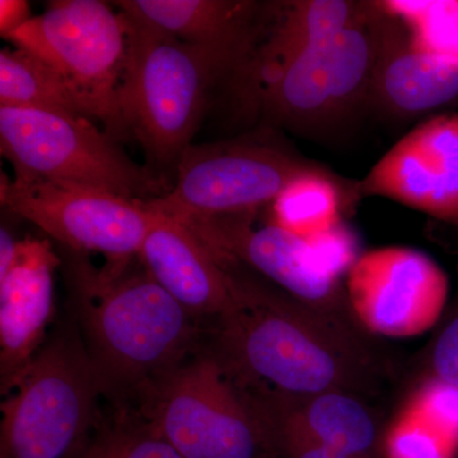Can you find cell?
Masks as SVG:
<instances>
[{"label":"cell","mask_w":458,"mask_h":458,"mask_svg":"<svg viewBox=\"0 0 458 458\" xmlns=\"http://www.w3.org/2000/svg\"><path fill=\"white\" fill-rule=\"evenodd\" d=\"M138 261L183 309L208 324L231 306L227 270L186 223L156 210Z\"/></svg>","instance_id":"16"},{"label":"cell","mask_w":458,"mask_h":458,"mask_svg":"<svg viewBox=\"0 0 458 458\" xmlns=\"http://www.w3.org/2000/svg\"><path fill=\"white\" fill-rule=\"evenodd\" d=\"M111 4L177 40L228 57L237 66L236 74L264 35L271 2L119 0Z\"/></svg>","instance_id":"18"},{"label":"cell","mask_w":458,"mask_h":458,"mask_svg":"<svg viewBox=\"0 0 458 458\" xmlns=\"http://www.w3.org/2000/svg\"><path fill=\"white\" fill-rule=\"evenodd\" d=\"M123 14L129 55L120 110L129 137L146 152L150 171L165 181L164 172L176 174L181 156L192 144L210 90L221 81L229 82L237 66L221 54L191 47Z\"/></svg>","instance_id":"3"},{"label":"cell","mask_w":458,"mask_h":458,"mask_svg":"<svg viewBox=\"0 0 458 458\" xmlns=\"http://www.w3.org/2000/svg\"><path fill=\"white\" fill-rule=\"evenodd\" d=\"M370 2L288 0L271 2L267 29L254 53L229 81L246 110L292 62L313 45L358 22Z\"/></svg>","instance_id":"17"},{"label":"cell","mask_w":458,"mask_h":458,"mask_svg":"<svg viewBox=\"0 0 458 458\" xmlns=\"http://www.w3.org/2000/svg\"><path fill=\"white\" fill-rule=\"evenodd\" d=\"M276 426L352 458H382L385 429L363 396L330 391L289 400H254Z\"/></svg>","instance_id":"19"},{"label":"cell","mask_w":458,"mask_h":458,"mask_svg":"<svg viewBox=\"0 0 458 458\" xmlns=\"http://www.w3.org/2000/svg\"><path fill=\"white\" fill-rule=\"evenodd\" d=\"M377 7L295 57L267 87L252 113L260 126L330 140L369 113L377 51Z\"/></svg>","instance_id":"7"},{"label":"cell","mask_w":458,"mask_h":458,"mask_svg":"<svg viewBox=\"0 0 458 458\" xmlns=\"http://www.w3.org/2000/svg\"><path fill=\"white\" fill-rule=\"evenodd\" d=\"M376 3L377 51L369 113L409 123L458 99V62L419 49L399 18Z\"/></svg>","instance_id":"14"},{"label":"cell","mask_w":458,"mask_h":458,"mask_svg":"<svg viewBox=\"0 0 458 458\" xmlns=\"http://www.w3.org/2000/svg\"><path fill=\"white\" fill-rule=\"evenodd\" d=\"M62 256L47 238L18 242L11 265L0 271V388L12 390L47 343L54 316V274Z\"/></svg>","instance_id":"15"},{"label":"cell","mask_w":458,"mask_h":458,"mask_svg":"<svg viewBox=\"0 0 458 458\" xmlns=\"http://www.w3.org/2000/svg\"><path fill=\"white\" fill-rule=\"evenodd\" d=\"M0 150L16 179L82 186L147 203L171 189L135 164L98 123L81 114L0 107Z\"/></svg>","instance_id":"6"},{"label":"cell","mask_w":458,"mask_h":458,"mask_svg":"<svg viewBox=\"0 0 458 458\" xmlns=\"http://www.w3.org/2000/svg\"><path fill=\"white\" fill-rule=\"evenodd\" d=\"M269 423L276 434L279 458H352L321 443L312 441L294 430L276 426L271 421Z\"/></svg>","instance_id":"28"},{"label":"cell","mask_w":458,"mask_h":458,"mask_svg":"<svg viewBox=\"0 0 458 458\" xmlns=\"http://www.w3.org/2000/svg\"><path fill=\"white\" fill-rule=\"evenodd\" d=\"M3 209L38 225L60 250L101 255L106 270L137 260L156 212L147 201L101 190L44 181L9 180L2 174Z\"/></svg>","instance_id":"10"},{"label":"cell","mask_w":458,"mask_h":458,"mask_svg":"<svg viewBox=\"0 0 458 458\" xmlns=\"http://www.w3.org/2000/svg\"><path fill=\"white\" fill-rule=\"evenodd\" d=\"M321 165L295 150L278 129L259 126L232 140L191 144L170 191L149 205L183 221L260 212L294 177Z\"/></svg>","instance_id":"9"},{"label":"cell","mask_w":458,"mask_h":458,"mask_svg":"<svg viewBox=\"0 0 458 458\" xmlns=\"http://www.w3.org/2000/svg\"><path fill=\"white\" fill-rule=\"evenodd\" d=\"M8 40L49 65L111 137L131 138L120 110L129 55L123 12L101 0H54Z\"/></svg>","instance_id":"8"},{"label":"cell","mask_w":458,"mask_h":458,"mask_svg":"<svg viewBox=\"0 0 458 458\" xmlns=\"http://www.w3.org/2000/svg\"><path fill=\"white\" fill-rule=\"evenodd\" d=\"M426 378L458 387V306L430 346Z\"/></svg>","instance_id":"27"},{"label":"cell","mask_w":458,"mask_h":458,"mask_svg":"<svg viewBox=\"0 0 458 458\" xmlns=\"http://www.w3.org/2000/svg\"><path fill=\"white\" fill-rule=\"evenodd\" d=\"M83 458H104V445H102V427L96 442L93 443L90 450L87 452L86 456Z\"/></svg>","instance_id":"30"},{"label":"cell","mask_w":458,"mask_h":458,"mask_svg":"<svg viewBox=\"0 0 458 458\" xmlns=\"http://www.w3.org/2000/svg\"><path fill=\"white\" fill-rule=\"evenodd\" d=\"M0 107L89 117L62 78L38 56L20 47L0 51Z\"/></svg>","instance_id":"21"},{"label":"cell","mask_w":458,"mask_h":458,"mask_svg":"<svg viewBox=\"0 0 458 458\" xmlns=\"http://www.w3.org/2000/svg\"><path fill=\"white\" fill-rule=\"evenodd\" d=\"M357 194L390 199L458 227V113L418 123L358 180Z\"/></svg>","instance_id":"13"},{"label":"cell","mask_w":458,"mask_h":458,"mask_svg":"<svg viewBox=\"0 0 458 458\" xmlns=\"http://www.w3.org/2000/svg\"><path fill=\"white\" fill-rule=\"evenodd\" d=\"M218 259L233 300L204 325L203 349L247 396L289 400L330 391L363 396L372 387L378 372L358 328Z\"/></svg>","instance_id":"1"},{"label":"cell","mask_w":458,"mask_h":458,"mask_svg":"<svg viewBox=\"0 0 458 458\" xmlns=\"http://www.w3.org/2000/svg\"><path fill=\"white\" fill-rule=\"evenodd\" d=\"M409 409L458 445V387L424 378L410 397Z\"/></svg>","instance_id":"25"},{"label":"cell","mask_w":458,"mask_h":458,"mask_svg":"<svg viewBox=\"0 0 458 458\" xmlns=\"http://www.w3.org/2000/svg\"><path fill=\"white\" fill-rule=\"evenodd\" d=\"M32 17L31 7L26 0H0V35L8 40Z\"/></svg>","instance_id":"29"},{"label":"cell","mask_w":458,"mask_h":458,"mask_svg":"<svg viewBox=\"0 0 458 458\" xmlns=\"http://www.w3.org/2000/svg\"><path fill=\"white\" fill-rule=\"evenodd\" d=\"M104 458H181L131 408H108L102 423Z\"/></svg>","instance_id":"23"},{"label":"cell","mask_w":458,"mask_h":458,"mask_svg":"<svg viewBox=\"0 0 458 458\" xmlns=\"http://www.w3.org/2000/svg\"><path fill=\"white\" fill-rule=\"evenodd\" d=\"M69 318L108 408L141 394L201 352L204 324L150 278L140 261L120 271L62 250Z\"/></svg>","instance_id":"2"},{"label":"cell","mask_w":458,"mask_h":458,"mask_svg":"<svg viewBox=\"0 0 458 458\" xmlns=\"http://www.w3.org/2000/svg\"><path fill=\"white\" fill-rule=\"evenodd\" d=\"M419 49L458 62V0H384Z\"/></svg>","instance_id":"22"},{"label":"cell","mask_w":458,"mask_h":458,"mask_svg":"<svg viewBox=\"0 0 458 458\" xmlns=\"http://www.w3.org/2000/svg\"><path fill=\"white\" fill-rule=\"evenodd\" d=\"M355 180L325 165L294 177L267 208V219L295 236L310 238L339 225L360 198Z\"/></svg>","instance_id":"20"},{"label":"cell","mask_w":458,"mask_h":458,"mask_svg":"<svg viewBox=\"0 0 458 458\" xmlns=\"http://www.w3.org/2000/svg\"><path fill=\"white\" fill-rule=\"evenodd\" d=\"M131 409L181 458H279L267 419L204 349Z\"/></svg>","instance_id":"5"},{"label":"cell","mask_w":458,"mask_h":458,"mask_svg":"<svg viewBox=\"0 0 458 458\" xmlns=\"http://www.w3.org/2000/svg\"><path fill=\"white\" fill-rule=\"evenodd\" d=\"M344 285L360 328L403 339L420 335L438 322L450 284L447 274L424 252L384 247L361 254Z\"/></svg>","instance_id":"12"},{"label":"cell","mask_w":458,"mask_h":458,"mask_svg":"<svg viewBox=\"0 0 458 458\" xmlns=\"http://www.w3.org/2000/svg\"><path fill=\"white\" fill-rule=\"evenodd\" d=\"M258 214L180 221L218 258L236 262L298 302L360 330L349 309L343 280L319 267L309 241L269 219L261 227L255 225Z\"/></svg>","instance_id":"11"},{"label":"cell","mask_w":458,"mask_h":458,"mask_svg":"<svg viewBox=\"0 0 458 458\" xmlns=\"http://www.w3.org/2000/svg\"><path fill=\"white\" fill-rule=\"evenodd\" d=\"M0 403V458H83L105 412L80 331L57 327Z\"/></svg>","instance_id":"4"},{"label":"cell","mask_w":458,"mask_h":458,"mask_svg":"<svg viewBox=\"0 0 458 458\" xmlns=\"http://www.w3.org/2000/svg\"><path fill=\"white\" fill-rule=\"evenodd\" d=\"M306 240L316 262L336 279L346 278L361 256L354 232L344 221Z\"/></svg>","instance_id":"26"},{"label":"cell","mask_w":458,"mask_h":458,"mask_svg":"<svg viewBox=\"0 0 458 458\" xmlns=\"http://www.w3.org/2000/svg\"><path fill=\"white\" fill-rule=\"evenodd\" d=\"M454 443L408 406L385 429L382 458H450Z\"/></svg>","instance_id":"24"}]
</instances>
